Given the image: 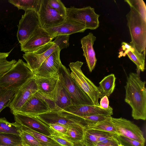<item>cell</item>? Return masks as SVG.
<instances>
[{
  "instance_id": "d4e9b609",
  "label": "cell",
  "mask_w": 146,
  "mask_h": 146,
  "mask_svg": "<svg viewBox=\"0 0 146 146\" xmlns=\"http://www.w3.org/2000/svg\"><path fill=\"white\" fill-rule=\"evenodd\" d=\"M84 131V127L80 125H77L68 127L66 134L62 137L73 143L79 142L83 139Z\"/></svg>"
},
{
  "instance_id": "44dd1931",
  "label": "cell",
  "mask_w": 146,
  "mask_h": 146,
  "mask_svg": "<svg viewBox=\"0 0 146 146\" xmlns=\"http://www.w3.org/2000/svg\"><path fill=\"white\" fill-rule=\"evenodd\" d=\"M50 98L55 104L56 110H63L72 105L69 94L59 79Z\"/></svg>"
},
{
  "instance_id": "83f0119b",
  "label": "cell",
  "mask_w": 146,
  "mask_h": 146,
  "mask_svg": "<svg viewBox=\"0 0 146 146\" xmlns=\"http://www.w3.org/2000/svg\"><path fill=\"white\" fill-rule=\"evenodd\" d=\"M21 145V140L19 135L0 133V146H19Z\"/></svg>"
},
{
  "instance_id": "8fae6325",
  "label": "cell",
  "mask_w": 146,
  "mask_h": 146,
  "mask_svg": "<svg viewBox=\"0 0 146 146\" xmlns=\"http://www.w3.org/2000/svg\"><path fill=\"white\" fill-rule=\"evenodd\" d=\"M111 120L117 135H122L145 144V139L142 131L133 122L122 117H112Z\"/></svg>"
},
{
  "instance_id": "ffe728a7",
  "label": "cell",
  "mask_w": 146,
  "mask_h": 146,
  "mask_svg": "<svg viewBox=\"0 0 146 146\" xmlns=\"http://www.w3.org/2000/svg\"><path fill=\"white\" fill-rule=\"evenodd\" d=\"M119 54V58L127 55L129 58L135 64L138 70L142 72L144 71L145 55L139 53L130 44L122 42Z\"/></svg>"
},
{
  "instance_id": "6da1fadb",
  "label": "cell",
  "mask_w": 146,
  "mask_h": 146,
  "mask_svg": "<svg viewBox=\"0 0 146 146\" xmlns=\"http://www.w3.org/2000/svg\"><path fill=\"white\" fill-rule=\"evenodd\" d=\"M129 12L127 14V25L131 38L130 44L139 53L145 51L146 47V6L143 2L130 3Z\"/></svg>"
},
{
  "instance_id": "4fadbf2b",
  "label": "cell",
  "mask_w": 146,
  "mask_h": 146,
  "mask_svg": "<svg viewBox=\"0 0 146 146\" xmlns=\"http://www.w3.org/2000/svg\"><path fill=\"white\" fill-rule=\"evenodd\" d=\"M38 91L34 77L17 91L9 107L11 113L13 114L18 112L27 101Z\"/></svg>"
},
{
  "instance_id": "74e56055",
  "label": "cell",
  "mask_w": 146,
  "mask_h": 146,
  "mask_svg": "<svg viewBox=\"0 0 146 146\" xmlns=\"http://www.w3.org/2000/svg\"><path fill=\"white\" fill-rule=\"evenodd\" d=\"M115 136L111 137L99 142L94 146H119L120 144Z\"/></svg>"
},
{
  "instance_id": "484cf974",
  "label": "cell",
  "mask_w": 146,
  "mask_h": 146,
  "mask_svg": "<svg viewBox=\"0 0 146 146\" xmlns=\"http://www.w3.org/2000/svg\"><path fill=\"white\" fill-rule=\"evenodd\" d=\"M8 1L19 9L25 11L33 9L37 12L40 8L41 0H9Z\"/></svg>"
},
{
  "instance_id": "4dcf8cb0",
  "label": "cell",
  "mask_w": 146,
  "mask_h": 146,
  "mask_svg": "<svg viewBox=\"0 0 146 146\" xmlns=\"http://www.w3.org/2000/svg\"><path fill=\"white\" fill-rule=\"evenodd\" d=\"M16 91L0 88V113L5 108L9 107Z\"/></svg>"
},
{
  "instance_id": "5bb4252c",
  "label": "cell",
  "mask_w": 146,
  "mask_h": 146,
  "mask_svg": "<svg viewBox=\"0 0 146 146\" xmlns=\"http://www.w3.org/2000/svg\"><path fill=\"white\" fill-rule=\"evenodd\" d=\"M15 122L37 132L49 136L54 132L49 125L42 122L36 116L18 112L13 114Z\"/></svg>"
},
{
  "instance_id": "cb8c5ba5",
  "label": "cell",
  "mask_w": 146,
  "mask_h": 146,
  "mask_svg": "<svg viewBox=\"0 0 146 146\" xmlns=\"http://www.w3.org/2000/svg\"><path fill=\"white\" fill-rule=\"evenodd\" d=\"M116 79L114 74H111L105 77L99 82L98 87L101 98L105 96L109 97L112 93L115 87Z\"/></svg>"
},
{
  "instance_id": "7c38bea8",
  "label": "cell",
  "mask_w": 146,
  "mask_h": 146,
  "mask_svg": "<svg viewBox=\"0 0 146 146\" xmlns=\"http://www.w3.org/2000/svg\"><path fill=\"white\" fill-rule=\"evenodd\" d=\"M37 13L41 27L44 29L60 25L66 19L49 5L47 0H41Z\"/></svg>"
},
{
  "instance_id": "ee69618b",
  "label": "cell",
  "mask_w": 146,
  "mask_h": 146,
  "mask_svg": "<svg viewBox=\"0 0 146 146\" xmlns=\"http://www.w3.org/2000/svg\"><path fill=\"white\" fill-rule=\"evenodd\" d=\"M119 146H122V145H119Z\"/></svg>"
},
{
  "instance_id": "d6a6232c",
  "label": "cell",
  "mask_w": 146,
  "mask_h": 146,
  "mask_svg": "<svg viewBox=\"0 0 146 146\" xmlns=\"http://www.w3.org/2000/svg\"><path fill=\"white\" fill-rule=\"evenodd\" d=\"M49 5L63 17L66 18V8L60 0H47Z\"/></svg>"
},
{
  "instance_id": "ba28073f",
  "label": "cell",
  "mask_w": 146,
  "mask_h": 146,
  "mask_svg": "<svg viewBox=\"0 0 146 146\" xmlns=\"http://www.w3.org/2000/svg\"><path fill=\"white\" fill-rule=\"evenodd\" d=\"M36 116L48 125L50 124H56L68 127L77 125L83 126L82 117L64 110H52Z\"/></svg>"
},
{
  "instance_id": "7a4b0ae2",
  "label": "cell",
  "mask_w": 146,
  "mask_h": 146,
  "mask_svg": "<svg viewBox=\"0 0 146 146\" xmlns=\"http://www.w3.org/2000/svg\"><path fill=\"white\" fill-rule=\"evenodd\" d=\"M145 83L141 80L139 74L131 72L125 86V101L131 107L132 116L135 119H146Z\"/></svg>"
},
{
  "instance_id": "f1b7e54d",
  "label": "cell",
  "mask_w": 146,
  "mask_h": 146,
  "mask_svg": "<svg viewBox=\"0 0 146 146\" xmlns=\"http://www.w3.org/2000/svg\"><path fill=\"white\" fill-rule=\"evenodd\" d=\"M21 130V125L15 122L11 123L5 117L0 118V133H9L19 135Z\"/></svg>"
},
{
  "instance_id": "e0dca14e",
  "label": "cell",
  "mask_w": 146,
  "mask_h": 146,
  "mask_svg": "<svg viewBox=\"0 0 146 146\" xmlns=\"http://www.w3.org/2000/svg\"><path fill=\"white\" fill-rule=\"evenodd\" d=\"M53 39L45 29L40 27L29 40L20 46L21 51L25 53L35 51L52 42Z\"/></svg>"
},
{
  "instance_id": "f35d334b",
  "label": "cell",
  "mask_w": 146,
  "mask_h": 146,
  "mask_svg": "<svg viewBox=\"0 0 146 146\" xmlns=\"http://www.w3.org/2000/svg\"><path fill=\"white\" fill-rule=\"evenodd\" d=\"M49 137L62 146H74L73 143L62 136L54 134Z\"/></svg>"
},
{
  "instance_id": "7402d4cb",
  "label": "cell",
  "mask_w": 146,
  "mask_h": 146,
  "mask_svg": "<svg viewBox=\"0 0 146 146\" xmlns=\"http://www.w3.org/2000/svg\"><path fill=\"white\" fill-rule=\"evenodd\" d=\"M34 78L38 91L50 98L59 80L58 74L45 77H37L34 76Z\"/></svg>"
},
{
  "instance_id": "52a82bcc",
  "label": "cell",
  "mask_w": 146,
  "mask_h": 146,
  "mask_svg": "<svg viewBox=\"0 0 146 146\" xmlns=\"http://www.w3.org/2000/svg\"><path fill=\"white\" fill-rule=\"evenodd\" d=\"M99 16L95 13L94 8L90 6L81 8H66V18L83 24L87 29L93 30L99 27Z\"/></svg>"
},
{
  "instance_id": "4316f807",
  "label": "cell",
  "mask_w": 146,
  "mask_h": 146,
  "mask_svg": "<svg viewBox=\"0 0 146 146\" xmlns=\"http://www.w3.org/2000/svg\"><path fill=\"white\" fill-rule=\"evenodd\" d=\"M21 126V130L33 136L44 146H62L50 137L37 132L25 126Z\"/></svg>"
},
{
  "instance_id": "2e32d148",
  "label": "cell",
  "mask_w": 146,
  "mask_h": 146,
  "mask_svg": "<svg viewBox=\"0 0 146 146\" xmlns=\"http://www.w3.org/2000/svg\"><path fill=\"white\" fill-rule=\"evenodd\" d=\"M86 29L83 24L67 18L61 25L45 29L54 38L59 35H70L76 33L84 32Z\"/></svg>"
},
{
  "instance_id": "b9f144b4",
  "label": "cell",
  "mask_w": 146,
  "mask_h": 146,
  "mask_svg": "<svg viewBox=\"0 0 146 146\" xmlns=\"http://www.w3.org/2000/svg\"><path fill=\"white\" fill-rule=\"evenodd\" d=\"M73 143L74 146H86L82 141Z\"/></svg>"
},
{
  "instance_id": "30bf717a",
  "label": "cell",
  "mask_w": 146,
  "mask_h": 146,
  "mask_svg": "<svg viewBox=\"0 0 146 146\" xmlns=\"http://www.w3.org/2000/svg\"><path fill=\"white\" fill-rule=\"evenodd\" d=\"M58 48L52 41L35 51L25 53L23 57L26 62L27 67L34 74L44 61Z\"/></svg>"
},
{
  "instance_id": "9c48e42d",
  "label": "cell",
  "mask_w": 146,
  "mask_h": 146,
  "mask_svg": "<svg viewBox=\"0 0 146 146\" xmlns=\"http://www.w3.org/2000/svg\"><path fill=\"white\" fill-rule=\"evenodd\" d=\"M52 103L50 98L38 91L17 112L36 116L51 111L50 107Z\"/></svg>"
},
{
  "instance_id": "ac0fdd59",
  "label": "cell",
  "mask_w": 146,
  "mask_h": 146,
  "mask_svg": "<svg viewBox=\"0 0 146 146\" xmlns=\"http://www.w3.org/2000/svg\"><path fill=\"white\" fill-rule=\"evenodd\" d=\"M63 110L80 116L97 115L111 116L113 114V109L110 106L107 109H105L100 106L94 105H72Z\"/></svg>"
},
{
  "instance_id": "d590c367",
  "label": "cell",
  "mask_w": 146,
  "mask_h": 146,
  "mask_svg": "<svg viewBox=\"0 0 146 146\" xmlns=\"http://www.w3.org/2000/svg\"><path fill=\"white\" fill-rule=\"evenodd\" d=\"M13 59L8 60L6 58L0 59V78L8 71L17 62Z\"/></svg>"
},
{
  "instance_id": "60d3db41",
  "label": "cell",
  "mask_w": 146,
  "mask_h": 146,
  "mask_svg": "<svg viewBox=\"0 0 146 146\" xmlns=\"http://www.w3.org/2000/svg\"><path fill=\"white\" fill-rule=\"evenodd\" d=\"M10 52H0V59L6 58L9 56Z\"/></svg>"
},
{
  "instance_id": "277c9868",
  "label": "cell",
  "mask_w": 146,
  "mask_h": 146,
  "mask_svg": "<svg viewBox=\"0 0 146 146\" xmlns=\"http://www.w3.org/2000/svg\"><path fill=\"white\" fill-rule=\"evenodd\" d=\"M58 74L59 80L70 95L72 105H94L90 98L72 78L69 69L62 63Z\"/></svg>"
},
{
  "instance_id": "8992f818",
  "label": "cell",
  "mask_w": 146,
  "mask_h": 146,
  "mask_svg": "<svg viewBox=\"0 0 146 146\" xmlns=\"http://www.w3.org/2000/svg\"><path fill=\"white\" fill-rule=\"evenodd\" d=\"M40 27L37 12L33 9L25 11L19 21L17 35L20 46L24 44Z\"/></svg>"
},
{
  "instance_id": "7bdbcfd3",
  "label": "cell",
  "mask_w": 146,
  "mask_h": 146,
  "mask_svg": "<svg viewBox=\"0 0 146 146\" xmlns=\"http://www.w3.org/2000/svg\"><path fill=\"white\" fill-rule=\"evenodd\" d=\"M19 146H22V144H21V145H19Z\"/></svg>"
},
{
  "instance_id": "9a60e30c",
  "label": "cell",
  "mask_w": 146,
  "mask_h": 146,
  "mask_svg": "<svg viewBox=\"0 0 146 146\" xmlns=\"http://www.w3.org/2000/svg\"><path fill=\"white\" fill-rule=\"evenodd\" d=\"M60 52L58 47L34 72V76L45 77L58 74L60 66L62 63L60 58Z\"/></svg>"
},
{
  "instance_id": "e575fe53",
  "label": "cell",
  "mask_w": 146,
  "mask_h": 146,
  "mask_svg": "<svg viewBox=\"0 0 146 146\" xmlns=\"http://www.w3.org/2000/svg\"><path fill=\"white\" fill-rule=\"evenodd\" d=\"M70 35H58L55 37L53 42L59 48L60 51L62 49L67 48L69 46L68 41Z\"/></svg>"
},
{
  "instance_id": "1f68e13d",
  "label": "cell",
  "mask_w": 146,
  "mask_h": 146,
  "mask_svg": "<svg viewBox=\"0 0 146 146\" xmlns=\"http://www.w3.org/2000/svg\"><path fill=\"white\" fill-rule=\"evenodd\" d=\"M19 133L22 146H44L29 133L21 130Z\"/></svg>"
},
{
  "instance_id": "ab89813d",
  "label": "cell",
  "mask_w": 146,
  "mask_h": 146,
  "mask_svg": "<svg viewBox=\"0 0 146 146\" xmlns=\"http://www.w3.org/2000/svg\"><path fill=\"white\" fill-rule=\"evenodd\" d=\"M100 106L102 108L106 109L109 107V101L108 97L104 96L101 99L99 104Z\"/></svg>"
},
{
  "instance_id": "8d00e7d4",
  "label": "cell",
  "mask_w": 146,
  "mask_h": 146,
  "mask_svg": "<svg viewBox=\"0 0 146 146\" xmlns=\"http://www.w3.org/2000/svg\"><path fill=\"white\" fill-rule=\"evenodd\" d=\"M48 125L54 132L53 135L61 136H63L66 134L68 128L66 126L56 124H50Z\"/></svg>"
},
{
  "instance_id": "5b68a950",
  "label": "cell",
  "mask_w": 146,
  "mask_h": 146,
  "mask_svg": "<svg viewBox=\"0 0 146 146\" xmlns=\"http://www.w3.org/2000/svg\"><path fill=\"white\" fill-rule=\"evenodd\" d=\"M83 64L77 61L71 62L69 66L71 70L70 75L76 84L88 96L94 105L100 106L98 100L101 98V93L98 87L84 74L81 70Z\"/></svg>"
},
{
  "instance_id": "836d02e7",
  "label": "cell",
  "mask_w": 146,
  "mask_h": 146,
  "mask_svg": "<svg viewBox=\"0 0 146 146\" xmlns=\"http://www.w3.org/2000/svg\"><path fill=\"white\" fill-rule=\"evenodd\" d=\"M116 137L120 145L122 146H144V144L135 140L121 135H117Z\"/></svg>"
},
{
  "instance_id": "3957f363",
  "label": "cell",
  "mask_w": 146,
  "mask_h": 146,
  "mask_svg": "<svg viewBox=\"0 0 146 146\" xmlns=\"http://www.w3.org/2000/svg\"><path fill=\"white\" fill-rule=\"evenodd\" d=\"M34 77L26 63L19 59L0 78V88L17 91Z\"/></svg>"
},
{
  "instance_id": "f546056e",
  "label": "cell",
  "mask_w": 146,
  "mask_h": 146,
  "mask_svg": "<svg viewBox=\"0 0 146 146\" xmlns=\"http://www.w3.org/2000/svg\"><path fill=\"white\" fill-rule=\"evenodd\" d=\"M112 117L111 116L104 121L85 128L97 130L116 134V130L112 121Z\"/></svg>"
},
{
  "instance_id": "d6986e66",
  "label": "cell",
  "mask_w": 146,
  "mask_h": 146,
  "mask_svg": "<svg viewBox=\"0 0 146 146\" xmlns=\"http://www.w3.org/2000/svg\"><path fill=\"white\" fill-rule=\"evenodd\" d=\"M96 37L92 33H89L81 40L83 55L86 58L89 71L91 72L96 66L97 59L93 48Z\"/></svg>"
},
{
  "instance_id": "603a6c76",
  "label": "cell",
  "mask_w": 146,
  "mask_h": 146,
  "mask_svg": "<svg viewBox=\"0 0 146 146\" xmlns=\"http://www.w3.org/2000/svg\"><path fill=\"white\" fill-rule=\"evenodd\" d=\"M117 135L116 133L85 128L83 139L82 141L86 146H94L99 142Z\"/></svg>"
}]
</instances>
